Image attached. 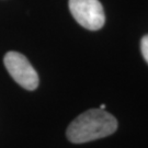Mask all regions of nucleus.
<instances>
[{
    "instance_id": "nucleus-1",
    "label": "nucleus",
    "mask_w": 148,
    "mask_h": 148,
    "mask_svg": "<svg viewBox=\"0 0 148 148\" xmlns=\"http://www.w3.org/2000/svg\"><path fill=\"white\" fill-rule=\"evenodd\" d=\"M117 130L116 119L102 109H91L77 116L67 128V138L82 144L110 136Z\"/></svg>"
},
{
    "instance_id": "nucleus-2",
    "label": "nucleus",
    "mask_w": 148,
    "mask_h": 148,
    "mask_svg": "<svg viewBox=\"0 0 148 148\" xmlns=\"http://www.w3.org/2000/svg\"><path fill=\"white\" fill-rule=\"evenodd\" d=\"M69 10L85 29L97 31L104 25L106 14L99 0H69Z\"/></svg>"
},
{
    "instance_id": "nucleus-3",
    "label": "nucleus",
    "mask_w": 148,
    "mask_h": 148,
    "mask_svg": "<svg viewBox=\"0 0 148 148\" xmlns=\"http://www.w3.org/2000/svg\"><path fill=\"white\" fill-rule=\"evenodd\" d=\"M3 63L10 76L22 88L32 91L38 87V75L24 55L18 52H8Z\"/></svg>"
},
{
    "instance_id": "nucleus-4",
    "label": "nucleus",
    "mask_w": 148,
    "mask_h": 148,
    "mask_svg": "<svg viewBox=\"0 0 148 148\" xmlns=\"http://www.w3.org/2000/svg\"><path fill=\"white\" fill-rule=\"evenodd\" d=\"M140 51L143 54V57L148 63V34L145 35L140 41Z\"/></svg>"
},
{
    "instance_id": "nucleus-5",
    "label": "nucleus",
    "mask_w": 148,
    "mask_h": 148,
    "mask_svg": "<svg viewBox=\"0 0 148 148\" xmlns=\"http://www.w3.org/2000/svg\"><path fill=\"white\" fill-rule=\"evenodd\" d=\"M100 109H102V110H104V109H106V104H101Z\"/></svg>"
}]
</instances>
